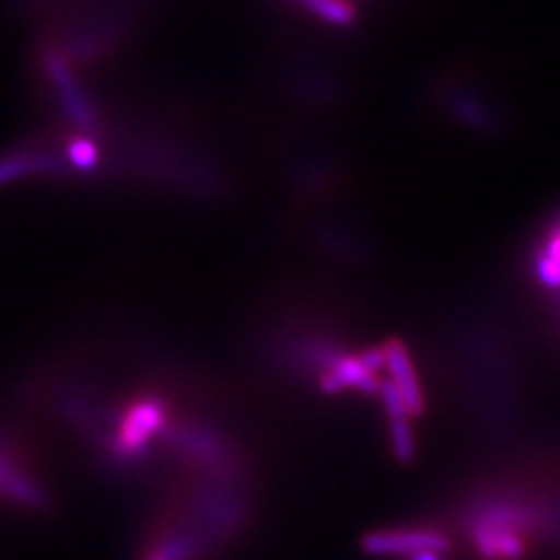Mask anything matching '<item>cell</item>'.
Instances as JSON below:
<instances>
[{
  "instance_id": "cell-1",
  "label": "cell",
  "mask_w": 560,
  "mask_h": 560,
  "mask_svg": "<svg viewBox=\"0 0 560 560\" xmlns=\"http://www.w3.org/2000/svg\"><path fill=\"white\" fill-rule=\"evenodd\" d=\"M0 504L42 513L50 506V494L11 448L0 444Z\"/></svg>"
},
{
  "instance_id": "cell-2",
  "label": "cell",
  "mask_w": 560,
  "mask_h": 560,
  "mask_svg": "<svg viewBox=\"0 0 560 560\" xmlns=\"http://www.w3.org/2000/svg\"><path fill=\"white\" fill-rule=\"evenodd\" d=\"M448 540L434 532H374L361 540L363 552L372 557H400V555H421V552H446Z\"/></svg>"
},
{
  "instance_id": "cell-3",
  "label": "cell",
  "mask_w": 560,
  "mask_h": 560,
  "mask_svg": "<svg viewBox=\"0 0 560 560\" xmlns=\"http://www.w3.org/2000/svg\"><path fill=\"white\" fill-rule=\"evenodd\" d=\"M161 421L162 411L156 402H140L133 407L120 428V451H140L141 444L161 428Z\"/></svg>"
},
{
  "instance_id": "cell-4",
  "label": "cell",
  "mask_w": 560,
  "mask_h": 560,
  "mask_svg": "<svg viewBox=\"0 0 560 560\" xmlns=\"http://www.w3.org/2000/svg\"><path fill=\"white\" fill-rule=\"evenodd\" d=\"M478 546L488 559L520 560L525 552L523 540L515 532L486 529L478 534Z\"/></svg>"
},
{
  "instance_id": "cell-5",
  "label": "cell",
  "mask_w": 560,
  "mask_h": 560,
  "mask_svg": "<svg viewBox=\"0 0 560 560\" xmlns=\"http://www.w3.org/2000/svg\"><path fill=\"white\" fill-rule=\"evenodd\" d=\"M388 365L395 374V384L399 388L400 397L405 400V407L409 413H420L421 411V397L420 388L416 384V378L411 374L409 361L405 358L402 349L395 347L388 351Z\"/></svg>"
},
{
  "instance_id": "cell-6",
  "label": "cell",
  "mask_w": 560,
  "mask_h": 560,
  "mask_svg": "<svg viewBox=\"0 0 560 560\" xmlns=\"http://www.w3.org/2000/svg\"><path fill=\"white\" fill-rule=\"evenodd\" d=\"M55 162L48 159H36V156H11L0 161V183L4 180L18 179L23 175H32V173H44L48 168H52Z\"/></svg>"
},
{
  "instance_id": "cell-7",
  "label": "cell",
  "mask_w": 560,
  "mask_h": 560,
  "mask_svg": "<svg viewBox=\"0 0 560 560\" xmlns=\"http://www.w3.org/2000/svg\"><path fill=\"white\" fill-rule=\"evenodd\" d=\"M393 448H395V455L402 463L413 459L416 444H413L411 430H409V425H407L405 420L393 421Z\"/></svg>"
},
{
  "instance_id": "cell-8",
  "label": "cell",
  "mask_w": 560,
  "mask_h": 560,
  "mask_svg": "<svg viewBox=\"0 0 560 560\" xmlns=\"http://www.w3.org/2000/svg\"><path fill=\"white\" fill-rule=\"evenodd\" d=\"M69 156L75 166L92 168L96 164V148L90 141L78 140L69 145Z\"/></svg>"
},
{
  "instance_id": "cell-9",
  "label": "cell",
  "mask_w": 560,
  "mask_h": 560,
  "mask_svg": "<svg viewBox=\"0 0 560 560\" xmlns=\"http://www.w3.org/2000/svg\"><path fill=\"white\" fill-rule=\"evenodd\" d=\"M312 9H316L324 18L339 21V23H345V21H349V18H351L349 9L345 4H337V2H316V4H312Z\"/></svg>"
},
{
  "instance_id": "cell-10",
  "label": "cell",
  "mask_w": 560,
  "mask_h": 560,
  "mask_svg": "<svg viewBox=\"0 0 560 560\" xmlns=\"http://www.w3.org/2000/svg\"><path fill=\"white\" fill-rule=\"evenodd\" d=\"M411 560H439V557L434 552H421V555H416Z\"/></svg>"
},
{
  "instance_id": "cell-11",
  "label": "cell",
  "mask_w": 560,
  "mask_h": 560,
  "mask_svg": "<svg viewBox=\"0 0 560 560\" xmlns=\"http://www.w3.org/2000/svg\"><path fill=\"white\" fill-rule=\"evenodd\" d=\"M148 560H168L166 559V557H164V555H162V552H156V555H154V557H150V559Z\"/></svg>"
}]
</instances>
